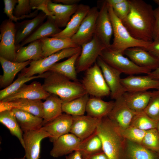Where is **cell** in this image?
<instances>
[{
	"label": "cell",
	"mask_w": 159,
	"mask_h": 159,
	"mask_svg": "<svg viewBox=\"0 0 159 159\" xmlns=\"http://www.w3.org/2000/svg\"><path fill=\"white\" fill-rule=\"evenodd\" d=\"M130 10L121 20L134 38L147 42L153 41L152 33L155 20L152 6L142 0H129Z\"/></svg>",
	"instance_id": "1"
},
{
	"label": "cell",
	"mask_w": 159,
	"mask_h": 159,
	"mask_svg": "<svg viewBox=\"0 0 159 159\" xmlns=\"http://www.w3.org/2000/svg\"><path fill=\"white\" fill-rule=\"evenodd\" d=\"M44 79V89L59 97L63 102H68L87 93L81 83L72 81L59 73L48 71Z\"/></svg>",
	"instance_id": "2"
},
{
	"label": "cell",
	"mask_w": 159,
	"mask_h": 159,
	"mask_svg": "<svg viewBox=\"0 0 159 159\" xmlns=\"http://www.w3.org/2000/svg\"><path fill=\"white\" fill-rule=\"evenodd\" d=\"M96 131L100 138L102 151L109 159H120L124 139L107 116L101 120Z\"/></svg>",
	"instance_id": "3"
},
{
	"label": "cell",
	"mask_w": 159,
	"mask_h": 159,
	"mask_svg": "<svg viewBox=\"0 0 159 159\" xmlns=\"http://www.w3.org/2000/svg\"><path fill=\"white\" fill-rule=\"evenodd\" d=\"M107 4L114 35L113 42L108 48L123 54L126 49L131 47H140L145 49L147 48L152 42L138 40L133 37L122 21L115 14L112 7Z\"/></svg>",
	"instance_id": "4"
},
{
	"label": "cell",
	"mask_w": 159,
	"mask_h": 159,
	"mask_svg": "<svg viewBox=\"0 0 159 159\" xmlns=\"http://www.w3.org/2000/svg\"><path fill=\"white\" fill-rule=\"evenodd\" d=\"M81 46L67 48L47 57L32 61L29 66L24 68L19 75L29 77L36 74H43L48 71L53 65L60 60L70 57L81 51Z\"/></svg>",
	"instance_id": "5"
},
{
	"label": "cell",
	"mask_w": 159,
	"mask_h": 159,
	"mask_svg": "<svg viewBox=\"0 0 159 159\" xmlns=\"http://www.w3.org/2000/svg\"><path fill=\"white\" fill-rule=\"evenodd\" d=\"M109 65L121 73L129 75L135 74H149L152 71L138 66L122 53L114 51L106 48L99 56Z\"/></svg>",
	"instance_id": "6"
},
{
	"label": "cell",
	"mask_w": 159,
	"mask_h": 159,
	"mask_svg": "<svg viewBox=\"0 0 159 159\" xmlns=\"http://www.w3.org/2000/svg\"><path fill=\"white\" fill-rule=\"evenodd\" d=\"M81 84L86 93L93 97L101 98L110 95V90L96 62L86 71Z\"/></svg>",
	"instance_id": "7"
},
{
	"label": "cell",
	"mask_w": 159,
	"mask_h": 159,
	"mask_svg": "<svg viewBox=\"0 0 159 159\" xmlns=\"http://www.w3.org/2000/svg\"><path fill=\"white\" fill-rule=\"evenodd\" d=\"M81 47L76 63L77 73L86 71L92 66L102 51L107 48L95 34L90 41L82 45Z\"/></svg>",
	"instance_id": "8"
},
{
	"label": "cell",
	"mask_w": 159,
	"mask_h": 159,
	"mask_svg": "<svg viewBox=\"0 0 159 159\" xmlns=\"http://www.w3.org/2000/svg\"><path fill=\"white\" fill-rule=\"evenodd\" d=\"M0 30V57L15 62L17 51L15 24L9 19L5 20L1 24Z\"/></svg>",
	"instance_id": "9"
},
{
	"label": "cell",
	"mask_w": 159,
	"mask_h": 159,
	"mask_svg": "<svg viewBox=\"0 0 159 159\" xmlns=\"http://www.w3.org/2000/svg\"><path fill=\"white\" fill-rule=\"evenodd\" d=\"M138 113L128 107L122 95L115 100L113 107L107 116L117 128L123 129L130 126Z\"/></svg>",
	"instance_id": "10"
},
{
	"label": "cell",
	"mask_w": 159,
	"mask_h": 159,
	"mask_svg": "<svg viewBox=\"0 0 159 159\" xmlns=\"http://www.w3.org/2000/svg\"><path fill=\"white\" fill-rule=\"evenodd\" d=\"M99 10L97 7L90 8L77 32L71 38L77 46H81L90 41L95 34Z\"/></svg>",
	"instance_id": "11"
},
{
	"label": "cell",
	"mask_w": 159,
	"mask_h": 159,
	"mask_svg": "<svg viewBox=\"0 0 159 159\" xmlns=\"http://www.w3.org/2000/svg\"><path fill=\"white\" fill-rule=\"evenodd\" d=\"M96 62L100 67L110 90L111 98L115 100L122 95L125 91L121 82V73L107 64L100 57Z\"/></svg>",
	"instance_id": "12"
},
{
	"label": "cell",
	"mask_w": 159,
	"mask_h": 159,
	"mask_svg": "<svg viewBox=\"0 0 159 159\" xmlns=\"http://www.w3.org/2000/svg\"><path fill=\"white\" fill-rule=\"evenodd\" d=\"M94 34L107 48L110 47L113 29L105 0L103 1L100 8Z\"/></svg>",
	"instance_id": "13"
},
{
	"label": "cell",
	"mask_w": 159,
	"mask_h": 159,
	"mask_svg": "<svg viewBox=\"0 0 159 159\" xmlns=\"http://www.w3.org/2000/svg\"><path fill=\"white\" fill-rule=\"evenodd\" d=\"M24 148L26 159H39L41 143L44 139L50 137V135L41 128L23 132Z\"/></svg>",
	"instance_id": "14"
},
{
	"label": "cell",
	"mask_w": 159,
	"mask_h": 159,
	"mask_svg": "<svg viewBox=\"0 0 159 159\" xmlns=\"http://www.w3.org/2000/svg\"><path fill=\"white\" fill-rule=\"evenodd\" d=\"M72 116V122L70 132L81 140L90 136L96 131L101 119L87 115Z\"/></svg>",
	"instance_id": "15"
},
{
	"label": "cell",
	"mask_w": 159,
	"mask_h": 159,
	"mask_svg": "<svg viewBox=\"0 0 159 159\" xmlns=\"http://www.w3.org/2000/svg\"><path fill=\"white\" fill-rule=\"evenodd\" d=\"M121 82L125 92L143 91L151 89L159 90V80L153 79L148 75H129L121 78Z\"/></svg>",
	"instance_id": "16"
},
{
	"label": "cell",
	"mask_w": 159,
	"mask_h": 159,
	"mask_svg": "<svg viewBox=\"0 0 159 159\" xmlns=\"http://www.w3.org/2000/svg\"><path fill=\"white\" fill-rule=\"evenodd\" d=\"M50 95L44 89L40 82L34 81L29 85L25 84L15 92L1 101L10 102L19 99L45 100Z\"/></svg>",
	"instance_id": "17"
},
{
	"label": "cell",
	"mask_w": 159,
	"mask_h": 159,
	"mask_svg": "<svg viewBox=\"0 0 159 159\" xmlns=\"http://www.w3.org/2000/svg\"><path fill=\"white\" fill-rule=\"evenodd\" d=\"M123 54L138 66L151 71L159 66V59L153 55L143 47L130 48L126 49Z\"/></svg>",
	"instance_id": "18"
},
{
	"label": "cell",
	"mask_w": 159,
	"mask_h": 159,
	"mask_svg": "<svg viewBox=\"0 0 159 159\" xmlns=\"http://www.w3.org/2000/svg\"><path fill=\"white\" fill-rule=\"evenodd\" d=\"M81 141L71 133L63 135L53 142V146L50 155L54 158H57L78 150Z\"/></svg>",
	"instance_id": "19"
},
{
	"label": "cell",
	"mask_w": 159,
	"mask_h": 159,
	"mask_svg": "<svg viewBox=\"0 0 159 159\" xmlns=\"http://www.w3.org/2000/svg\"><path fill=\"white\" fill-rule=\"evenodd\" d=\"M72 120V115L62 114L52 121L44 124L41 128L50 135L49 140L53 143L60 136L70 132Z\"/></svg>",
	"instance_id": "20"
},
{
	"label": "cell",
	"mask_w": 159,
	"mask_h": 159,
	"mask_svg": "<svg viewBox=\"0 0 159 159\" xmlns=\"http://www.w3.org/2000/svg\"><path fill=\"white\" fill-rule=\"evenodd\" d=\"M120 159H159V154L141 144L124 139Z\"/></svg>",
	"instance_id": "21"
},
{
	"label": "cell",
	"mask_w": 159,
	"mask_h": 159,
	"mask_svg": "<svg viewBox=\"0 0 159 159\" xmlns=\"http://www.w3.org/2000/svg\"><path fill=\"white\" fill-rule=\"evenodd\" d=\"M78 5H67L49 0L47 8L54 17L55 24L60 28L66 26L77 10Z\"/></svg>",
	"instance_id": "22"
},
{
	"label": "cell",
	"mask_w": 159,
	"mask_h": 159,
	"mask_svg": "<svg viewBox=\"0 0 159 159\" xmlns=\"http://www.w3.org/2000/svg\"><path fill=\"white\" fill-rule=\"evenodd\" d=\"M47 16L43 12L30 20L24 21L16 25L15 44L17 47L43 23Z\"/></svg>",
	"instance_id": "23"
},
{
	"label": "cell",
	"mask_w": 159,
	"mask_h": 159,
	"mask_svg": "<svg viewBox=\"0 0 159 159\" xmlns=\"http://www.w3.org/2000/svg\"><path fill=\"white\" fill-rule=\"evenodd\" d=\"M90 8L87 5L79 4L77 10L71 17L65 29L51 37L71 38L77 31L82 22Z\"/></svg>",
	"instance_id": "24"
},
{
	"label": "cell",
	"mask_w": 159,
	"mask_h": 159,
	"mask_svg": "<svg viewBox=\"0 0 159 159\" xmlns=\"http://www.w3.org/2000/svg\"><path fill=\"white\" fill-rule=\"evenodd\" d=\"M32 61L16 62L0 57V62L3 70V74L0 76V87L5 88L11 84L18 73L29 64Z\"/></svg>",
	"instance_id": "25"
},
{
	"label": "cell",
	"mask_w": 159,
	"mask_h": 159,
	"mask_svg": "<svg viewBox=\"0 0 159 159\" xmlns=\"http://www.w3.org/2000/svg\"><path fill=\"white\" fill-rule=\"evenodd\" d=\"M155 91L125 92L122 95L128 107L134 112L140 113L143 112Z\"/></svg>",
	"instance_id": "26"
},
{
	"label": "cell",
	"mask_w": 159,
	"mask_h": 159,
	"mask_svg": "<svg viewBox=\"0 0 159 159\" xmlns=\"http://www.w3.org/2000/svg\"><path fill=\"white\" fill-rule=\"evenodd\" d=\"M62 30L56 25L54 18L51 16H48L46 21L41 24L22 42L17 47V50L26 44L44 38L51 37L60 32Z\"/></svg>",
	"instance_id": "27"
},
{
	"label": "cell",
	"mask_w": 159,
	"mask_h": 159,
	"mask_svg": "<svg viewBox=\"0 0 159 159\" xmlns=\"http://www.w3.org/2000/svg\"><path fill=\"white\" fill-rule=\"evenodd\" d=\"M40 40L42 44L43 58L66 48L78 47L72 42L71 38L47 37Z\"/></svg>",
	"instance_id": "28"
},
{
	"label": "cell",
	"mask_w": 159,
	"mask_h": 159,
	"mask_svg": "<svg viewBox=\"0 0 159 159\" xmlns=\"http://www.w3.org/2000/svg\"><path fill=\"white\" fill-rule=\"evenodd\" d=\"M11 111L23 132L40 129L44 125L42 118L16 108Z\"/></svg>",
	"instance_id": "29"
},
{
	"label": "cell",
	"mask_w": 159,
	"mask_h": 159,
	"mask_svg": "<svg viewBox=\"0 0 159 159\" xmlns=\"http://www.w3.org/2000/svg\"><path fill=\"white\" fill-rule=\"evenodd\" d=\"M114 101L107 102L101 98H90L87 102L86 112L87 115L97 118L102 119L107 116L112 109Z\"/></svg>",
	"instance_id": "30"
},
{
	"label": "cell",
	"mask_w": 159,
	"mask_h": 159,
	"mask_svg": "<svg viewBox=\"0 0 159 159\" xmlns=\"http://www.w3.org/2000/svg\"><path fill=\"white\" fill-rule=\"evenodd\" d=\"M45 100L42 103L44 125L61 115L63 112V102L57 96L50 94Z\"/></svg>",
	"instance_id": "31"
},
{
	"label": "cell",
	"mask_w": 159,
	"mask_h": 159,
	"mask_svg": "<svg viewBox=\"0 0 159 159\" xmlns=\"http://www.w3.org/2000/svg\"><path fill=\"white\" fill-rule=\"evenodd\" d=\"M42 54L41 40L35 41L29 43L26 46L18 49L15 62H20L30 60H37L43 58Z\"/></svg>",
	"instance_id": "32"
},
{
	"label": "cell",
	"mask_w": 159,
	"mask_h": 159,
	"mask_svg": "<svg viewBox=\"0 0 159 159\" xmlns=\"http://www.w3.org/2000/svg\"><path fill=\"white\" fill-rule=\"evenodd\" d=\"M81 52L74 54L65 61L55 63L48 71L59 73L72 81H78L76 63Z\"/></svg>",
	"instance_id": "33"
},
{
	"label": "cell",
	"mask_w": 159,
	"mask_h": 159,
	"mask_svg": "<svg viewBox=\"0 0 159 159\" xmlns=\"http://www.w3.org/2000/svg\"><path fill=\"white\" fill-rule=\"evenodd\" d=\"M0 122L8 129L12 135L18 139L24 148L23 132L11 110L0 112Z\"/></svg>",
	"instance_id": "34"
},
{
	"label": "cell",
	"mask_w": 159,
	"mask_h": 159,
	"mask_svg": "<svg viewBox=\"0 0 159 159\" xmlns=\"http://www.w3.org/2000/svg\"><path fill=\"white\" fill-rule=\"evenodd\" d=\"M10 102L13 109L16 108L26 111L43 118V102L41 100L19 99Z\"/></svg>",
	"instance_id": "35"
},
{
	"label": "cell",
	"mask_w": 159,
	"mask_h": 159,
	"mask_svg": "<svg viewBox=\"0 0 159 159\" xmlns=\"http://www.w3.org/2000/svg\"><path fill=\"white\" fill-rule=\"evenodd\" d=\"M89 98V95L86 93L71 101L63 102L62 111L72 116L84 115Z\"/></svg>",
	"instance_id": "36"
},
{
	"label": "cell",
	"mask_w": 159,
	"mask_h": 159,
	"mask_svg": "<svg viewBox=\"0 0 159 159\" xmlns=\"http://www.w3.org/2000/svg\"><path fill=\"white\" fill-rule=\"evenodd\" d=\"M78 150L82 155H90L102 151L101 140L96 131L81 140Z\"/></svg>",
	"instance_id": "37"
},
{
	"label": "cell",
	"mask_w": 159,
	"mask_h": 159,
	"mask_svg": "<svg viewBox=\"0 0 159 159\" xmlns=\"http://www.w3.org/2000/svg\"><path fill=\"white\" fill-rule=\"evenodd\" d=\"M48 71L44 73L31 77H26L19 75L18 78L11 84L0 91V101L16 92L26 82L35 79L44 78L47 75Z\"/></svg>",
	"instance_id": "38"
},
{
	"label": "cell",
	"mask_w": 159,
	"mask_h": 159,
	"mask_svg": "<svg viewBox=\"0 0 159 159\" xmlns=\"http://www.w3.org/2000/svg\"><path fill=\"white\" fill-rule=\"evenodd\" d=\"M158 123L143 112L138 113L135 115L130 126L146 131L157 128Z\"/></svg>",
	"instance_id": "39"
},
{
	"label": "cell",
	"mask_w": 159,
	"mask_h": 159,
	"mask_svg": "<svg viewBox=\"0 0 159 159\" xmlns=\"http://www.w3.org/2000/svg\"><path fill=\"white\" fill-rule=\"evenodd\" d=\"M141 144L159 154V132L157 128L146 131Z\"/></svg>",
	"instance_id": "40"
},
{
	"label": "cell",
	"mask_w": 159,
	"mask_h": 159,
	"mask_svg": "<svg viewBox=\"0 0 159 159\" xmlns=\"http://www.w3.org/2000/svg\"><path fill=\"white\" fill-rule=\"evenodd\" d=\"M116 128L124 139L140 144L146 131L131 126L123 129Z\"/></svg>",
	"instance_id": "41"
},
{
	"label": "cell",
	"mask_w": 159,
	"mask_h": 159,
	"mask_svg": "<svg viewBox=\"0 0 159 159\" xmlns=\"http://www.w3.org/2000/svg\"><path fill=\"white\" fill-rule=\"evenodd\" d=\"M143 112L153 120L159 122V90L155 91Z\"/></svg>",
	"instance_id": "42"
},
{
	"label": "cell",
	"mask_w": 159,
	"mask_h": 159,
	"mask_svg": "<svg viewBox=\"0 0 159 159\" xmlns=\"http://www.w3.org/2000/svg\"><path fill=\"white\" fill-rule=\"evenodd\" d=\"M17 4L13 12L15 17L18 18L31 13L32 9L29 0H18Z\"/></svg>",
	"instance_id": "43"
},
{
	"label": "cell",
	"mask_w": 159,
	"mask_h": 159,
	"mask_svg": "<svg viewBox=\"0 0 159 159\" xmlns=\"http://www.w3.org/2000/svg\"><path fill=\"white\" fill-rule=\"evenodd\" d=\"M111 6L115 15L120 19L122 20L127 16L129 12V1L123 0L120 3Z\"/></svg>",
	"instance_id": "44"
},
{
	"label": "cell",
	"mask_w": 159,
	"mask_h": 159,
	"mask_svg": "<svg viewBox=\"0 0 159 159\" xmlns=\"http://www.w3.org/2000/svg\"><path fill=\"white\" fill-rule=\"evenodd\" d=\"M4 13L6 14L9 19L13 22H17L20 18L15 17L14 15L13 12L18 0H4Z\"/></svg>",
	"instance_id": "45"
},
{
	"label": "cell",
	"mask_w": 159,
	"mask_h": 159,
	"mask_svg": "<svg viewBox=\"0 0 159 159\" xmlns=\"http://www.w3.org/2000/svg\"><path fill=\"white\" fill-rule=\"evenodd\" d=\"M29 1L32 9L41 10L47 16H50L54 18L47 8V4L49 0H29Z\"/></svg>",
	"instance_id": "46"
},
{
	"label": "cell",
	"mask_w": 159,
	"mask_h": 159,
	"mask_svg": "<svg viewBox=\"0 0 159 159\" xmlns=\"http://www.w3.org/2000/svg\"><path fill=\"white\" fill-rule=\"evenodd\" d=\"M155 18L152 37L153 40L159 39V7L154 9Z\"/></svg>",
	"instance_id": "47"
},
{
	"label": "cell",
	"mask_w": 159,
	"mask_h": 159,
	"mask_svg": "<svg viewBox=\"0 0 159 159\" xmlns=\"http://www.w3.org/2000/svg\"><path fill=\"white\" fill-rule=\"evenodd\" d=\"M145 49L153 55L159 59V39L153 41L148 47Z\"/></svg>",
	"instance_id": "48"
},
{
	"label": "cell",
	"mask_w": 159,
	"mask_h": 159,
	"mask_svg": "<svg viewBox=\"0 0 159 159\" xmlns=\"http://www.w3.org/2000/svg\"><path fill=\"white\" fill-rule=\"evenodd\" d=\"M82 155L83 159H109L103 151L90 155Z\"/></svg>",
	"instance_id": "49"
},
{
	"label": "cell",
	"mask_w": 159,
	"mask_h": 159,
	"mask_svg": "<svg viewBox=\"0 0 159 159\" xmlns=\"http://www.w3.org/2000/svg\"><path fill=\"white\" fill-rule=\"evenodd\" d=\"M80 0H54L52 1L54 3L61 4L67 5L78 4Z\"/></svg>",
	"instance_id": "50"
},
{
	"label": "cell",
	"mask_w": 159,
	"mask_h": 159,
	"mask_svg": "<svg viewBox=\"0 0 159 159\" xmlns=\"http://www.w3.org/2000/svg\"><path fill=\"white\" fill-rule=\"evenodd\" d=\"M66 159H83L82 155L79 150L75 151L66 155Z\"/></svg>",
	"instance_id": "51"
},
{
	"label": "cell",
	"mask_w": 159,
	"mask_h": 159,
	"mask_svg": "<svg viewBox=\"0 0 159 159\" xmlns=\"http://www.w3.org/2000/svg\"><path fill=\"white\" fill-rule=\"evenodd\" d=\"M155 79L159 80V66L156 69L152 71L147 74Z\"/></svg>",
	"instance_id": "52"
},
{
	"label": "cell",
	"mask_w": 159,
	"mask_h": 159,
	"mask_svg": "<svg viewBox=\"0 0 159 159\" xmlns=\"http://www.w3.org/2000/svg\"><path fill=\"white\" fill-rule=\"evenodd\" d=\"M123 0H105L107 4L109 5L112 6L117 4H118Z\"/></svg>",
	"instance_id": "53"
},
{
	"label": "cell",
	"mask_w": 159,
	"mask_h": 159,
	"mask_svg": "<svg viewBox=\"0 0 159 159\" xmlns=\"http://www.w3.org/2000/svg\"><path fill=\"white\" fill-rule=\"evenodd\" d=\"M153 1L158 5L159 7V0H154Z\"/></svg>",
	"instance_id": "54"
},
{
	"label": "cell",
	"mask_w": 159,
	"mask_h": 159,
	"mask_svg": "<svg viewBox=\"0 0 159 159\" xmlns=\"http://www.w3.org/2000/svg\"><path fill=\"white\" fill-rule=\"evenodd\" d=\"M157 130H158V132H159V122H158V126H157Z\"/></svg>",
	"instance_id": "55"
}]
</instances>
